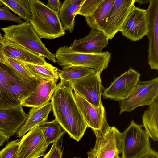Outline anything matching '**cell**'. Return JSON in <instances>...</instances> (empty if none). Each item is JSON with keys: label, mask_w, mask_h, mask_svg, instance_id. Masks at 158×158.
Instances as JSON below:
<instances>
[{"label": "cell", "mask_w": 158, "mask_h": 158, "mask_svg": "<svg viewBox=\"0 0 158 158\" xmlns=\"http://www.w3.org/2000/svg\"><path fill=\"white\" fill-rule=\"evenodd\" d=\"M135 2V0H115L103 31L109 40L120 31Z\"/></svg>", "instance_id": "obj_14"}, {"label": "cell", "mask_w": 158, "mask_h": 158, "mask_svg": "<svg viewBox=\"0 0 158 158\" xmlns=\"http://www.w3.org/2000/svg\"><path fill=\"white\" fill-rule=\"evenodd\" d=\"M109 39L103 31L91 29L85 37L75 40L69 47L73 52L87 54H99L109 44Z\"/></svg>", "instance_id": "obj_16"}, {"label": "cell", "mask_w": 158, "mask_h": 158, "mask_svg": "<svg viewBox=\"0 0 158 158\" xmlns=\"http://www.w3.org/2000/svg\"><path fill=\"white\" fill-rule=\"evenodd\" d=\"M28 2L32 14L30 23L40 39L52 40L65 35L58 13L51 10L41 1Z\"/></svg>", "instance_id": "obj_3"}, {"label": "cell", "mask_w": 158, "mask_h": 158, "mask_svg": "<svg viewBox=\"0 0 158 158\" xmlns=\"http://www.w3.org/2000/svg\"><path fill=\"white\" fill-rule=\"evenodd\" d=\"M62 5L59 0H48L46 5L52 10L59 13Z\"/></svg>", "instance_id": "obj_33"}, {"label": "cell", "mask_w": 158, "mask_h": 158, "mask_svg": "<svg viewBox=\"0 0 158 158\" xmlns=\"http://www.w3.org/2000/svg\"><path fill=\"white\" fill-rule=\"evenodd\" d=\"M41 82L24 77L8 63L0 60V109L22 104Z\"/></svg>", "instance_id": "obj_2"}, {"label": "cell", "mask_w": 158, "mask_h": 158, "mask_svg": "<svg viewBox=\"0 0 158 158\" xmlns=\"http://www.w3.org/2000/svg\"><path fill=\"white\" fill-rule=\"evenodd\" d=\"M74 95L88 127L91 128L93 131H101L109 126L102 103L99 107H95L75 91Z\"/></svg>", "instance_id": "obj_13"}, {"label": "cell", "mask_w": 158, "mask_h": 158, "mask_svg": "<svg viewBox=\"0 0 158 158\" xmlns=\"http://www.w3.org/2000/svg\"><path fill=\"white\" fill-rule=\"evenodd\" d=\"M3 4L2 2L1 1V0H0V8H1V7L3 6Z\"/></svg>", "instance_id": "obj_38"}, {"label": "cell", "mask_w": 158, "mask_h": 158, "mask_svg": "<svg viewBox=\"0 0 158 158\" xmlns=\"http://www.w3.org/2000/svg\"><path fill=\"white\" fill-rule=\"evenodd\" d=\"M96 136L94 147L87 152L88 158H119L121 153L122 133L115 127L93 131Z\"/></svg>", "instance_id": "obj_6"}, {"label": "cell", "mask_w": 158, "mask_h": 158, "mask_svg": "<svg viewBox=\"0 0 158 158\" xmlns=\"http://www.w3.org/2000/svg\"></svg>", "instance_id": "obj_40"}, {"label": "cell", "mask_w": 158, "mask_h": 158, "mask_svg": "<svg viewBox=\"0 0 158 158\" xmlns=\"http://www.w3.org/2000/svg\"><path fill=\"white\" fill-rule=\"evenodd\" d=\"M142 127L132 120L122 133V158H137L151 149L149 137Z\"/></svg>", "instance_id": "obj_7"}, {"label": "cell", "mask_w": 158, "mask_h": 158, "mask_svg": "<svg viewBox=\"0 0 158 158\" xmlns=\"http://www.w3.org/2000/svg\"><path fill=\"white\" fill-rule=\"evenodd\" d=\"M50 150L49 158H62V152L58 141L53 143Z\"/></svg>", "instance_id": "obj_32"}, {"label": "cell", "mask_w": 158, "mask_h": 158, "mask_svg": "<svg viewBox=\"0 0 158 158\" xmlns=\"http://www.w3.org/2000/svg\"><path fill=\"white\" fill-rule=\"evenodd\" d=\"M119 158H121V157H119Z\"/></svg>", "instance_id": "obj_39"}, {"label": "cell", "mask_w": 158, "mask_h": 158, "mask_svg": "<svg viewBox=\"0 0 158 158\" xmlns=\"http://www.w3.org/2000/svg\"><path fill=\"white\" fill-rule=\"evenodd\" d=\"M6 58L8 63L22 76L30 79H36L32 76L23 62L11 58Z\"/></svg>", "instance_id": "obj_30"}, {"label": "cell", "mask_w": 158, "mask_h": 158, "mask_svg": "<svg viewBox=\"0 0 158 158\" xmlns=\"http://www.w3.org/2000/svg\"><path fill=\"white\" fill-rule=\"evenodd\" d=\"M140 74L130 67L119 77L116 78L102 94L104 99L121 101L126 98L139 81Z\"/></svg>", "instance_id": "obj_9"}, {"label": "cell", "mask_w": 158, "mask_h": 158, "mask_svg": "<svg viewBox=\"0 0 158 158\" xmlns=\"http://www.w3.org/2000/svg\"><path fill=\"white\" fill-rule=\"evenodd\" d=\"M158 97V77L146 81H139L126 99L121 101L119 114L130 112L136 108L149 106Z\"/></svg>", "instance_id": "obj_8"}, {"label": "cell", "mask_w": 158, "mask_h": 158, "mask_svg": "<svg viewBox=\"0 0 158 158\" xmlns=\"http://www.w3.org/2000/svg\"><path fill=\"white\" fill-rule=\"evenodd\" d=\"M147 10L149 25L148 63L150 68L158 70V0H149Z\"/></svg>", "instance_id": "obj_15"}, {"label": "cell", "mask_w": 158, "mask_h": 158, "mask_svg": "<svg viewBox=\"0 0 158 158\" xmlns=\"http://www.w3.org/2000/svg\"><path fill=\"white\" fill-rule=\"evenodd\" d=\"M58 80L52 79L41 82L23 100L22 104L23 106L32 108L38 107L49 102L56 89Z\"/></svg>", "instance_id": "obj_18"}, {"label": "cell", "mask_w": 158, "mask_h": 158, "mask_svg": "<svg viewBox=\"0 0 158 158\" xmlns=\"http://www.w3.org/2000/svg\"><path fill=\"white\" fill-rule=\"evenodd\" d=\"M55 55L56 62L62 69L80 66L93 69L100 74L107 69L111 58L107 51L99 54L78 53L72 51L65 45L59 48Z\"/></svg>", "instance_id": "obj_5"}, {"label": "cell", "mask_w": 158, "mask_h": 158, "mask_svg": "<svg viewBox=\"0 0 158 158\" xmlns=\"http://www.w3.org/2000/svg\"><path fill=\"white\" fill-rule=\"evenodd\" d=\"M10 137L6 133L0 129V147L4 142L8 141Z\"/></svg>", "instance_id": "obj_36"}, {"label": "cell", "mask_w": 158, "mask_h": 158, "mask_svg": "<svg viewBox=\"0 0 158 158\" xmlns=\"http://www.w3.org/2000/svg\"><path fill=\"white\" fill-rule=\"evenodd\" d=\"M100 73H95L69 83L74 91L95 107L102 103L101 96L104 89L102 84Z\"/></svg>", "instance_id": "obj_11"}, {"label": "cell", "mask_w": 158, "mask_h": 158, "mask_svg": "<svg viewBox=\"0 0 158 158\" xmlns=\"http://www.w3.org/2000/svg\"><path fill=\"white\" fill-rule=\"evenodd\" d=\"M48 145L39 126L33 128L20 140L18 158H38L44 156Z\"/></svg>", "instance_id": "obj_12"}, {"label": "cell", "mask_w": 158, "mask_h": 158, "mask_svg": "<svg viewBox=\"0 0 158 158\" xmlns=\"http://www.w3.org/2000/svg\"><path fill=\"white\" fill-rule=\"evenodd\" d=\"M84 0H65L59 12L60 19L63 29L71 33L74 30L75 18Z\"/></svg>", "instance_id": "obj_22"}, {"label": "cell", "mask_w": 158, "mask_h": 158, "mask_svg": "<svg viewBox=\"0 0 158 158\" xmlns=\"http://www.w3.org/2000/svg\"><path fill=\"white\" fill-rule=\"evenodd\" d=\"M39 126L48 145L51 143L58 142L66 132L56 119L44 122Z\"/></svg>", "instance_id": "obj_26"}, {"label": "cell", "mask_w": 158, "mask_h": 158, "mask_svg": "<svg viewBox=\"0 0 158 158\" xmlns=\"http://www.w3.org/2000/svg\"><path fill=\"white\" fill-rule=\"evenodd\" d=\"M4 5L19 17L30 22L32 14L28 0H1Z\"/></svg>", "instance_id": "obj_27"}, {"label": "cell", "mask_w": 158, "mask_h": 158, "mask_svg": "<svg viewBox=\"0 0 158 158\" xmlns=\"http://www.w3.org/2000/svg\"><path fill=\"white\" fill-rule=\"evenodd\" d=\"M20 142L19 139L9 142L0 151V158H18Z\"/></svg>", "instance_id": "obj_29"}, {"label": "cell", "mask_w": 158, "mask_h": 158, "mask_svg": "<svg viewBox=\"0 0 158 158\" xmlns=\"http://www.w3.org/2000/svg\"><path fill=\"white\" fill-rule=\"evenodd\" d=\"M73 89L61 80L57 84L51 102L56 119L70 136L78 142L88 127L77 105Z\"/></svg>", "instance_id": "obj_1"}, {"label": "cell", "mask_w": 158, "mask_h": 158, "mask_svg": "<svg viewBox=\"0 0 158 158\" xmlns=\"http://www.w3.org/2000/svg\"><path fill=\"white\" fill-rule=\"evenodd\" d=\"M149 20L147 10L134 6L120 31L123 36L133 41H139L147 35Z\"/></svg>", "instance_id": "obj_10"}, {"label": "cell", "mask_w": 158, "mask_h": 158, "mask_svg": "<svg viewBox=\"0 0 158 158\" xmlns=\"http://www.w3.org/2000/svg\"><path fill=\"white\" fill-rule=\"evenodd\" d=\"M7 40L0 33V60L6 63H8L3 52V49Z\"/></svg>", "instance_id": "obj_34"}, {"label": "cell", "mask_w": 158, "mask_h": 158, "mask_svg": "<svg viewBox=\"0 0 158 158\" xmlns=\"http://www.w3.org/2000/svg\"><path fill=\"white\" fill-rule=\"evenodd\" d=\"M23 63L32 76L42 82L59 79L60 70L48 63L47 62L43 65H37Z\"/></svg>", "instance_id": "obj_24"}, {"label": "cell", "mask_w": 158, "mask_h": 158, "mask_svg": "<svg viewBox=\"0 0 158 158\" xmlns=\"http://www.w3.org/2000/svg\"><path fill=\"white\" fill-rule=\"evenodd\" d=\"M103 0H84L81 4L77 15L85 17L91 15Z\"/></svg>", "instance_id": "obj_28"}, {"label": "cell", "mask_w": 158, "mask_h": 158, "mask_svg": "<svg viewBox=\"0 0 158 158\" xmlns=\"http://www.w3.org/2000/svg\"><path fill=\"white\" fill-rule=\"evenodd\" d=\"M52 111V104L50 102L41 106L32 107L29 111L25 123L17 133V137L23 136L27 131L47 121L49 114Z\"/></svg>", "instance_id": "obj_20"}, {"label": "cell", "mask_w": 158, "mask_h": 158, "mask_svg": "<svg viewBox=\"0 0 158 158\" xmlns=\"http://www.w3.org/2000/svg\"><path fill=\"white\" fill-rule=\"evenodd\" d=\"M3 52L6 57L25 63L37 65H43L47 63L45 57L43 56L7 40L4 48Z\"/></svg>", "instance_id": "obj_19"}, {"label": "cell", "mask_w": 158, "mask_h": 158, "mask_svg": "<svg viewBox=\"0 0 158 158\" xmlns=\"http://www.w3.org/2000/svg\"><path fill=\"white\" fill-rule=\"evenodd\" d=\"M142 115L143 126L149 137L158 140V97L153 100Z\"/></svg>", "instance_id": "obj_23"}, {"label": "cell", "mask_w": 158, "mask_h": 158, "mask_svg": "<svg viewBox=\"0 0 158 158\" xmlns=\"http://www.w3.org/2000/svg\"><path fill=\"white\" fill-rule=\"evenodd\" d=\"M95 73L94 69L90 68L74 66L60 70L59 76L61 80L70 83Z\"/></svg>", "instance_id": "obj_25"}, {"label": "cell", "mask_w": 158, "mask_h": 158, "mask_svg": "<svg viewBox=\"0 0 158 158\" xmlns=\"http://www.w3.org/2000/svg\"><path fill=\"white\" fill-rule=\"evenodd\" d=\"M28 115L22 104L14 107L0 109V129L10 137L14 135L23 127Z\"/></svg>", "instance_id": "obj_17"}, {"label": "cell", "mask_w": 158, "mask_h": 158, "mask_svg": "<svg viewBox=\"0 0 158 158\" xmlns=\"http://www.w3.org/2000/svg\"><path fill=\"white\" fill-rule=\"evenodd\" d=\"M115 0H103L93 13L85 17L86 22L91 29L103 31Z\"/></svg>", "instance_id": "obj_21"}, {"label": "cell", "mask_w": 158, "mask_h": 158, "mask_svg": "<svg viewBox=\"0 0 158 158\" xmlns=\"http://www.w3.org/2000/svg\"><path fill=\"white\" fill-rule=\"evenodd\" d=\"M0 20L14 21L18 24H21L24 22L20 17L12 14L10 12V9L5 6L0 8Z\"/></svg>", "instance_id": "obj_31"}, {"label": "cell", "mask_w": 158, "mask_h": 158, "mask_svg": "<svg viewBox=\"0 0 158 158\" xmlns=\"http://www.w3.org/2000/svg\"><path fill=\"white\" fill-rule=\"evenodd\" d=\"M137 158H158V153L151 148Z\"/></svg>", "instance_id": "obj_35"}, {"label": "cell", "mask_w": 158, "mask_h": 158, "mask_svg": "<svg viewBox=\"0 0 158 158\" xmlns=\"http://www.w3.org/2000/svg\"><path fill=\"white\" fill-rule=\"evenodd\" d=\"M1 29L4 32V37L7 41L56 62L55 54L46 48L30 22L25 21Z\"/></svg>", "instance_id": "obj_4"}, {"label": "cell", "mask_w": 158, "mask_h": 158, "mask_svg": "<svg viewBox=\"0 0 158 158\" xmlns=\"http://www.w3.org/2000/svg\"><path fill=\"white\" fill-rule=\"evenodd\" d=\"M50 152L51 150L50 149L47 154L44 156V158H49Z\"/></svg>", "instance_id": "obj_37"}]
</instances>
